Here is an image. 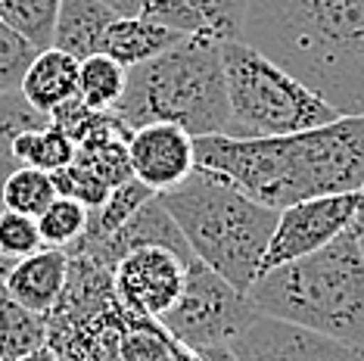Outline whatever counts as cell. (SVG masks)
<instances>
[{
    "mask_svg": "<svg viewBox=\"0 0 364 361\" xmlns=\"http://www.w3.org/2000/svg\"><path fill=\"white\" fill-rule=\"evenodd\" d=\"M196 166L277 212L314 196L355 193L364 184V116L284 137H196Z\"/></svg>",
    "mask_w": 364,
    "mask_h": 361,
    "instance_id": "6da1fadb",
    "label": "cell"
},
{
    "mask_svg": "<svg viewBox=\"0 0 364 361\" xmlns=\"http://www.w3.org/2000/svg\"><path fill=\"white\" fill-rule=\"evenodd\" d=\"M364 0H246L243 38L333 106L364 116Z\"/></svg>",
    "mask_w": 364,
    "mask_h": 361,
    "instance_id": "7a4b0ae2",
    "label": "cell"
},
{
    "mask_svg": "<svg viewBox=\"0 0 364 361\" xmlns=\"http://www.w3.org/2000/svg\"><path fill=\"white\" fill-rule=\"evenodd\" d=\"M246 296L259 315L364 349V256L355 231L311 256L264 271Z\"/></svg>",
    "mask_w": 364,
    "mask_h": 361,
    "instance_id": "3957f363",
    "label": "cell"
},
{
    "mask_svg": "<svg viewBox=\"0 0 364 361\" xmlns=\"http://www.w3.org/2000/svg\"><path fill=\"white\" fill-rule=\"evenodd\" d=\"M196 262L212 268L240 293H250L262 271L277 209L262 206L215 171L196 166L184 184L159 193Z\"/></svg>",
    "mask_w": 364,
    "mask_h": 361,
    "instance_id": "277c9868",
    "label": "cell"
},
{
    "mask_svg": "<svg viewBox=\"0 0 364 361\" xmlns=\"http://www.w3.org/2000/svg\"><path fill=\"white\" fill-rule=\"evenodd\" d=\"M112 116L131 131L168 122L193 137L225 134L230 106L221 41L190 35L156 60L128 69Z\"/></svg>",
    "mask_w": 364,
    "mask_h": 361,
    "instance_id": "5b68a950",
    "label": "cell"
},
{
    "mask_svg": "<svg viewBox=\"0 0 364 361\" xmlns=\"http://www.w3.org/2000/svg\"><path fill=\"white\" fill-rule=\"evenodd\" d=\"M221 63H225L230 106L225 128L228 137H240V141L284 137L339 119V112L324 97H318L246 41H225Z\"/></svg>",
    "mask_w": 364,
    "mask_h": 361,
    "instance_id": "8992f818",
    "label": "cell"
},
{
    "mask_svg": "<svg viewBox=\"0 0 364 361\" xmlns=\"http://www.w3.org/2000/svg\"><path fill=\"white\" fill-rule=\"evenodd\" d=\"M259 311L252 308L246 293L234 290L225 277L193 259L187 265L181 299L159 318V324L184 346L218 361V355H230V340Z\"/></svg>",
    "mask_w": 364,
    "mask_h": 361,
    "instance_id": "52a82bcc",
    "label": "cell"
},
{
    "mask_svg": "<svg viewBox=\"0 0 364 361\" xmlns=\"http://www.w3.org/2000/svg\"><path fill=\"white\" fill-rule=\"evenodd\" d=\"M355 212H358V196L355 193L314 196V200H302L296 206L280 209L259 274L330 246L336 237L352 231Z\"/></svg>",
    "mask_w": 364,
    "mask_h": 361,
    "instance_id": "ba28073f",
    "label": "cell"
},
{
    "mask_svg": "<svg viewBox=\"0 0 364 361\" xmlns=\"http://www.w3.org/2000/svg\"><path fill=\"white\" fill-rule=\"evenodd\" d=\"M234 361H361L364 349L330 340L324 333L305 330L280 318L255 315L230 340Z\"/></svg>",
    "mask_w": 364,
    "mask_h": 361,
    "instance_id": "9c48e42d",
    "label": "cell"
},
{
    "mask_svg": "<svg viewBox=\"0 0 364 361\" xmlns=\"http://www.w3.org/2000/svg\"><path fill=\"white\" fill-rule=\"evenodd\" d=\"M187 265L171 249L162 246H140V249L125 252L112 265L115 271V290L125 299V306L146 318H159L181 299L187 281Z\"/></svg>",
    "mask_w": 364,
    "mask_h": 361,
    "instance_id": "30bf717a",
    "label": "cell"
},
{
    "mask_svg": "<svg viewBox=\"0 0 364 361\" xmlns=\"http://www.w3.org/2000/svg\"><path fill=\"white\" fill-rule=\"evenodd\" d=\"M128 159L131 175L140 184L153 193H165L196 171V137L168 122H153L131 131Z\"/></svg>",
    "mask_w": 364,
    "mask_h": 361,
    "instance_id": "8fae6325",
    "label": "cell"
},
{
    "mask_svg": "<svg viewBox=\"0 0 364 361\" xmlns=\"http://www.w3.org/2000/svg\"><path fill=\"white\" fill-rule=\"evenodd\" d=\"M144 16L178 35H200L215 41L243 38L246 0H146Z\"/></svg>",
    "mask_w": 364,
    "mask_h": 361,
    "instance_id": "7c38bea8",
    "label": "cell"
},
{
    "mask_svg": "<svg viewBox=\"0 0 364 361\" xmlns=\"http://www.w3.org/2000/svg\"><path fill=\"white\" fill-rule=\"evenodd\" d=\"M140 246H162V249L178 252L184 262H193V252H190L184 237H181L175 218H171L168 209L162 206L159 193H156L137 215H131L115 234L103 237V240H94V243H78V249L85 252V256H94L100 262L115 265L125 252L140 249Z\"/></svg>",
    "mask_w": 364,
    "mask_h": 361,
    "instance_id": "4fadbf2b",
    "label": "cell"
},
{
    "mask_svg": "<svg viewBox=\"0 0 364 361\" xmlns=\"http://www.w3.org/2000/svg\"><path fill=\"white\" fill-rule=\"evenodd\" d=\"M69 265H72V259L65 249L44 246L35 256H26L16 262L6 271L4 284L19 306L38 311V315H50L65 290V281H69Z\"/></svg>",
    "mask_w": 364,
    "mask_h": 361,
    "instance_id": "5bb4252c",
    "label": "cell"
},
{
    "mask_svg": "<svg viewBox=\"0 0 364 361\" xmlns=\"http://www.w3.org/2000/svg\"><path fill=\"white\" fill-rule=\"evenodd\" d=\"M119 13L109 10L100 0H63L53 26V47L75 60H87L94 53H103L106 35Z\"/></svg>",
    "mask_w": 364,
    "mask_h": 361,
    "instance_id": "9a60e30c",
    "label": "cell"
},
{
    "mask_svg": "<svg viewBox=\"0 0 364 361\" xmlns=\"http://www.w3.org/2000/svg\"><path fill=\"white\" fill-rule=\"evenodd\" d=\"M19 94L26 97L38 112L50 116L56 106L78 97V60L56 50V47L38 50V56L31 60L26 75H22Z\"/></svg>",
    "mask_w": 364,
    "mask_h": 361,
    "instance_id": "2e32d148",
    "label": "cell"
},
{
    "mask_svg": "<svg viewBox=\"0 0 364 361\" xmlns=\"http://www.w3.org/2000/svg\"><path fill=\"white\" fill-rule=\"evenodd\" d=\"M190 35H178V31L159 26V22L146 19V16H119L112 22L109 35H106L103 53L115 56L122 65L134 69L140 63H150L165 50H171Z\"/></svg>",
    "mask_w": 364,
    "mask_h": 361,
    "instance_id": "e0dca14e",
    "label": "cell"
},
{
    "mask_svg": "<svg viewBox=\"0 0 364 361\" xmlns=\"http://www.w3.org/2000/svg\"><path fill=\"white\" fill-rule=\"evenodd\" d=\"M47 336H50L47 318L19 306L0 277V358L16 361L35 349H44Z\"/></svg>",
    "mask_w": 364,
    "mask_h": 361,
    "instance_id": "ac0fdd59",
    "label": "cell"
},
{
    "mask_svg": "<svg viewBox=\"0 0 364 361\" xmlns=\"http://www.w3.org/2000/svg\"><path fill=\"white\" fill-rule=\"evenodd\" d=\"M128 65L109 53H94L78 63V97L94 112H112L119 97L125 94Z\"/></svg>",
    "mask_w": 364,
    "mask_h": 361,
    "instance_id": "d6986e66",
    "label": "cell"
},
{
    "mask_svg": "<svg viewBox=\"0 0 364 361\" xmlns=\"http://www.w3.org/2000/svg\"><path fill=\"white\" fill-rule=\"evenodd\" d=\"M50 125V116L38 112L19 90H6L0 94V190H4L6 178L13 171H19V159L13 153V144L22 131H31V128H44Z\"/></svg>",
    "mask_w": 364,
    "mask_h": 361,
    "instance_id": "ffe728a7",
    "label": "cell"
},
{
    "mask_svg": "<svg viewBox=\"0 0 364 361\" xmlns=\"http://www.w3.org/2000/svg\"><path fill=\"white\" fill-rule=\"evenodd\" d=\"M13 153L19 159V166L26 168H41V171H60L75 159V141L65 134L63 128H56L53 122L44 128L22 131L13 144Z\"/></svg>",
    "mask_w": 364,
    "mask_h": 361,
    "instance_id": "44dd1931",
    "label": "cell"
},
{
    "mask_svg": "<svg viewBox=\"0 0 364 361\" xmlns=\"http://www.w3.org/2000/svg\"><path fill=\"white\" fill-rule=\"evenodd\" d=\"M153 196L156 193L146 184H140L137 178H131V180H125V184H119L109 196H106V203H103L100 209H90L87 231H85V237H81L78 243H94V240H103V237L115 234L131 215H137V212L144 209L146 203L153 200Z\"/></svg>",
    "mask_w": 364,
    "mask_h": 361,
    "instance_id": "7402d4cb",
    "label": "cell"
},
{
    "mask_svg": "<svg viewBox=\"0 0 364 361\" xmlns=\"http://www.w3.org/2000/svg\"><path fill=\"white\" fill-rule=\"evenodd\" d=\"M56 196L60 193H56L50 171L22 166L19 171H13L6 178L4 190H0V206L10 212H19V215H28V218H41L50 209V203Z\"/></svg>",
    "mask_w": 364,
    "mask_h": 361,
    "instance_id": "603a6c76",
    "label": "cell"
},
{
    "mask_svg": "<svg viewBox=\"0 0 364 361\" xmlns=\"http://www.w3.org/2000/svg\"><path fill=\"white\" fill-rule=\"evenodd\" d=\"M63 0H0V19L38 50L53 47V26Z\"/></svg>",
    "mask_w": 364,
    "mask_h": 361,
    "instance_id": "cb8c5ba5",
    "label": "cell"
},
{
    "mask_svg": "<svg viewBox=\"0 0 364 361\" xmlns=\"http://www.w3.org/2000/svg\"><path fill=\"white\" fill-rule=\"evenodd\" d=\"M87 218L90 209L81 206L78 200H69V196H56L50 203V209L38 218V231L44 246H56V249H65V246L78 243L87 231Z\"/></svg>",
    "mask_w": 364,
    "mask_h": 361,
    "instance_id": "d4e9b609",
    "label": "cell"
},
{
    "mask_svg": "<svg viewBox=\"0 0 364 361\" xmlns=\"http://www.w3.org/2000/svg\"><path fill=\"white\" fill-rule=\"evenodd\" d=\"M38 249H44L38 218L19 215V212H10L0 206V259L16 265L19 259L35 256Z\"/></svg>",
    "mask_w": 364,
    "mask_h": 361,
    "instance_id": "484cf974",
    "label": "cell"
},
{
    "mask_svg": "<svg viewBox=\"0 0 364 361\" xmlns=\"http://www.w3.org/2000/svg\"><path fill=\"white\" fill-rule=\"evenodd\" d=\"M53 184L60 196H69V200H78L81 206L87 209H100L106 203V196L112 193V187L100 180L90 168H85L81 162L72 159L65 168L53 171Z\"/></svg>",
    "mask_w": 364,
    "mask_h": 361,
    "instance_id": "4316f807",
    "label": "cell"
},
{
    "mask_svg": "<svg viewBox=\"0 0 364 361\" xmlns=\"http://www.w3.org/2000/svg\"><path fill=\"white\" fill-rule=\"evenodd\" d=\"M38 56V47H31L19 31H13L0 19V94L6 90H19L22 75Z\"/></svg>",
    "mask_w": 364,
    "mask_h": 361,
    "instance_id": "83f0119b",
    "label": "cell"
},
{
    "mask_svg": "<svg viewBox=\"0 0 364 361\" xmlns=\"http://www.w3.org/2000/svg\"><path fill=\"white\" fill-rule=\"evenodd\" d=\"M97 112L90 109V106H85V100L81 97H72V100H65L63 106H56V109L50 112V122L56 128H63L65 134L72 137V141H81V134L87 131V125H90V119H94Z\"/></svg>",
    "mask_w": 364,
    "mask_h": 361,
    "instance_id": "f1b7e54d",
    "label": "cell"
},
{
    "mask_svg": "<svg viewBox=\"0 0 364 361\" xmlns=\"http://www.w3.org/2000/svg\"><path fill=\"white\" fill-rule=\"evenodd\" d=\"M109 10H115L119 16H144V4L146 0H100Z\"/></svg>",
    "mask_w": 364,
    "mask_h": 361,
    "instance_id": "f546056e",
    "label": "cell"
},
{
    "mask_svg": "<svg viewBox=\"0 0 364 361\" xmlns=\"http://www.w3.org/2000/svg\"><path fill=\"white\" fill-rule=\"evenodd\" d=\"M355 196H358V212H355V225H352V231L355 234H361L364 231V184L355 190Z\"/></svg>",
    "mask_w": 364,
    "mask_h": 361,
    "instance_id": "4dcf8cb0",
    "label": "cell"
},
{
    "mask_svg": "<svg viewBox=\"0 0 364 361\" xmlns=\"http://www.w3.org/2000/svg\"><path fill=\"white\" fill-rule=\"evenodd\" d=\"M16 361H56V355H53L50 346H44V349H35V352H28V355H22Z\"/></svg>",
    "mask_w": 364,
    "mask_h": 361,
    "instance_id": "1f68e13d",
    "label": "cell"
},
{
    "mask_svg": "<svg viewBox=\"0 0 364 361\" xmlns=\"http://www.w3.org/2000/svg\"><path fill=\"white\" fill-rule=\"evenodd\" d=\"M13 265H10V262H4V259H0V277H6V271H10Z\"/></svg>",
    "mask_w": 364,
    "mask_h": 361,
    "instance_id": "d6a6232c",
    "label": "cell"
},
{
    "mask_svg": "<svg viewBox=\"0 0 364 361\" xmlns=\"http://www.w3.org/2000/svg\"><path fill=\"white\" fill-rule=\"evenodd\" d=\"M358 246H361V256H364V231L358 234Z\"/></svg>",
    "mask_w": 364,
    "mask_h": 361,
    "instance_id": "836d02e7",
    "label": "cell"
},
{
    "mask_svg": "<svg viewBox=\"0 0 364 361\" xmlns=\"http://www.w3.org/2000/svg\"><path fill=\"white\" fill-rule=\"evenodd\" d=\"M0 361H4V358H0Z\"/></svg>",
    "mask_w": 364,
    "mask_h": 361,
    "instance_id": "e575fe53",
    "label": "cell"
},
{
    "mask_svg": "<svg viewBox=\"0 0 364 361\" xmlns=\"http://www.w3.org/2000/svg\"><path fill=\"white\" fill-rule=\"evenodd\" d=\"M361 361H364V358H361Z\"/></svg>",
    "mask_w": 364,
    "mask_h": 361,
    "instance_id": "d590c367",
    "label": "cell"
}]
</instances>
